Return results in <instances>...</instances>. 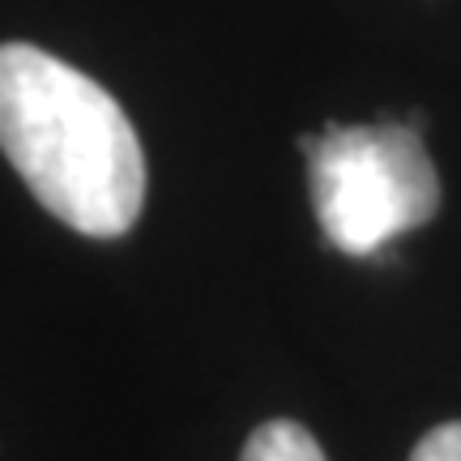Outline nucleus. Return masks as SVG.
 I'll return each mask as SVG.
<instances>
[{
  "instance_id": "obj_1",
  "label": "nucleus",
  "mask_w": 461,
  "mask_h": 461,
  "mask_svg": "<svg viewBox=\"0 0 461 461\" xmlns=\"http://www.w3.org/2000/svg\"><path fill=\"white\" fill-rule=\"evenodd\" d=\"M0 149L65 227L115 240L141 218L146 154L124 107L34 43H0Z\"/></svg>"
},
{
  "instance_id": "obj_2",
  "label": "nucleus",
  "mask_w": 461,
  "mask_h": 461,
  "mask_svg": "<svg viewBox=\"0 0 461 461\" xmlns=\"http://www.w3.org/2000/svg\"><path fill=\"white\" fill-rule=\"evenodd\" d=\"M316 222L333 248L367 257L440 210V180L411 124H350L303 141Z\"/></svg>"
},
{
  "instance_id": "obj_3",
  "label": "nucleus",
  "mask_w": 461,
  "mask_h": 461,
  "mask_svg": "<svg viewBox=\"0 0 461 461\" xmlns=\"http://www.w3.org/2000/svg\"><path fill=\"white\" fill-rule=\"evenodd\" d=\"M240 461H325L316 436L291 419H269L248 436Z\"/></svg>"
},
{
  "instance_id": "obj_4",
  "label": "nucleus",
  "mask_w": 461,
  "mask_h": 461,
  "mask_svg": "<svg viewBox=\"0 0 461 461\" xmlns=\"http://www.w3.org/2000/svg\"><path fill=\"white\" fill-rule=\"evenodd\" d=\"M411 461H461V423L431 428L428 436L414 445Z\"/></svg>"
}]
</instances>
